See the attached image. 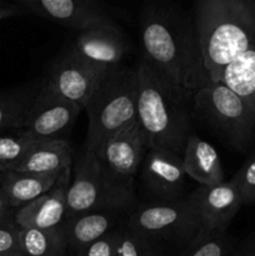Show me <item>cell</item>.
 I'll return each mask as SVG.
<instances>
[{
	"mask_svg": "<svg viewBox=\"0 0 255 256\" xmlns=\"http://www.w3.org/2000/svg\"><path fill=\"white\" fill-rule=\"evenodd\" d=\"M182 159L185 174L202 186H215L225 182L224 170L216 149L198 135H190Z\"/></svg>",
	"mask_w": 255,
	"mask_h": 256,
	"instance_id": "cell-16",
	"label": "cell"
},
{
	"mask_svg": "<svg viewBox=\"0 0 255 256\" xmlns=\"http://www.w3.org/2000/svg\"><path fill=\"white\" fill-rule=\"evenodd\" d=\"M136 70V122L146 139L148 149L158 148L182 156L192 134L188 106L192 96L170 84L142 58Z\"/></svg>",
	"mask_w": 255,
	"mask_h": 256,
	"instance_id": "cell-3",
	"label": "cell"
},
{
	"mask_svg": "<svg viewBox=\"0 0 255 256\" xmlns=\"http://www.w3.org/2000/svg\"><path fill=\"white\" fill-rule=\"evenodd\" d=\"M19 234L20 228L15 222L14 216L0 222V255L20 252Z\"/></svg>",
	"mask_w": 255,
	"mask_h": 256,
	"instance_id": "cell-28",
	"label": "cell"
},
{
	"mask_svg": "<svg viewBox=\"0 0 255 256\" xmlns=\"http://www.w3.org/2000/svg\"><path fill=\"white\" fill-rule=\"evenodd\" d=\"M138 70L115 66L104 72L85 112L88 135L85 149L95 152L105 140L136 122Z\"/></svg>",
	"mask_w": 255,
	"mask_h": 256,
	"instance_id": "cell-4",
	"label": "cell"
},
{
	"mask_svg": "<svg viewBox=\"0 0 255 256\" xmlns=\"http://www.w3.org/2000/svg\"><path fill=\"white\" fill-rule=\"evenodd\" d=\"M116 212H92L65 219L62 224L68 248L79 252L105 234L112 232Z\"/></svg>",
	"mask_w": 255,
	"mask_h": 256,
	"instance_id": "cell-19",
	"label": "cell"
},
{
	"mask_svg": "<svg viewBox=\"0 0 255 256\" xmlns=\"http://www.w3.org/2000/svg\"><path fill=\"white\" fill-rule=\"evenodd\" d=\"M119 256H162L159 242L122 225L119 229Z\"/></svg>",
	"mask_w": 255,
	"mask_h": 256,
	"instance_id": "cell-24",
	"label": "cell"
},
{
	"mask_svg": "<svg viewBox=\"0 0 255 256\" xmlns=\"http://www.w3.org/2000/svg\"><path fill=\"white\" fill-rule=\"evenodd\" d=\"M125 225L155 240L166 239L189 245L202 229L195 192L185 199L142 205Z\"/></svg>",
	"mask_w": 255,
	"mask_h": 256,
	"instance_id": "cell-7",
	"label": "cell"
},
{
	"mask_svg": "<svg viewBox=\"0 0 255 256\" xmlns=\"http://www.w3.org/2000/svg\"><path fill=\"white\" fill-rule=\"evenodd\" d=\"M76 254L78 256H119V230L112 229Z\"/></svg>",
	"mask_w": 255,
	"mask_h": 256,
	"instance_id": "cell-27",
	"label": "cell"
},
{
	"mask_svg": "<svg viewBox=\"0 0 255 256\" xmlns=\"http://www.w3.org/2000/svg\"><path fill=\"white\" fill-rule=\"evenodd\" d=\"M72 146L68 140L39 142L12 172L62 175L72 169Z\"/></svg>",
	"mask_w": 255,
	"mask_h": 256,
	"instance_id": "cell-17",
	"label": "cell"
},
{
	"mask_svg": "<svg viewBox=\"0 0 255 256\" xmlns=\"http://www.w3.org/2000/svg\"><path fill=\"white\" fill-rule=\"evenodd\" d=\"M194 192L202 222V229L196 238H208L228 232V228L242 206L234 182L228 180L215 186H200Z\"/></svg>",
	"mask_w": 255,
	"mask_h": 256,
	"instance_id": "cell-14",
	"label": "cell"
},
{
	"mask_svg": "<svg viewBox=\"0 0 255 256\" xmlns=\"http://www.w3.org/2000/svg\"><path fill=\"white\" fill-rule=\"evenodd\" d=\"M230 256H255V232L242 242H238Z\"/></svg>",
	"mask_w": 255,
	"mask_h": 256,
	"instance_id": "cell-29",
	"label": "cell"
},
{
	"mask_svg": "<svg viewBox=\"0 0 255 256\" xmlns=\"http://www.w3.org/2000/svg\"><path fill=\"white\" fill-rule=\"evenodd\" d=\"M0 256H24V255L20 254V252H10V254H2Z\"/></svg>",
	"mask_w": 255,
	"mask_h": 256,
	"instance_id": "cell-32",
	"label": "cell"
},
{
	"mask_svg": "<svg viewBox=\"0 0 255 256\" xmlns=\"http://www.w3.org/2000/svg\"><path fill=\"white\" fill-rule=\"evenodd\" d=\"M19 245L24 256H64L68 249L62 225L52 229H20Z\"/></svg>",
	"mask_w": 255,
	"mask_h": 256,
	"instance_id": "cell-21",
	"label": "cell"
},
{
	"mask_svg": "<svg viewBox=\"0 0 255 256\" xmlns=\"http://www.w3.org/2000/svg\"><path fill=\"white\" fill-rule=\"evenodd\" d=\"M192 112L235 152H246L255 140V112L226 85L212 82L194 92Z\"/></svg>",
	"mask_w": 255,
	"mask_h": 256,
	"instance_id": "cell-5",
	"label": "cell"
},
{
	"mask_svg": "<svg viewBox=\"0 0 255 256\" xmlns=\"http://www.w3.org/2000/svg\"><path fill=\"white\" fill-rule=\"evenodd\" d=\"M39 86L0 92V136L22 130Z\"/></svg>",
	"mask_w": 255,
	"mask_h": 256,
	"instance_id": "cell-20",
	"label": "cell"
},
{
	"mask_svg": "<svg viewBox=\"0 0 255 256\" xmlns=\"http://www.w3.org/2000/svg\"><path fill=\"white\" fill-rule=\"evenodd\" d=\"M142 59L192 96L210 82L194 15L172 2H145L139 15Z\"/></svg>",
	"mask_w": 255,
	"mask_h": 256,
	"instance_id": "cell-1",
	"label": "cell"
},
{
	"mask_svg": "<svg viewBox=\"0 0 255 256\" xmlns=\"http://www.w3.org/2000/svg\"><path fill=\"white\" fill-rule=\"evenodd\" d=\"M126 49L122 30L114 22H106L79 32L69 50L86 64L106 72L119 66Z\"/></svg>",
	"mask_w": 255,
	"mask_h": 256,
	"instance_id": "cell-12",
	"label": "cell"
},
{
	"mask_svg": "<svg viewBox=\"0 0 255 256\" xmlns=\"http://www.w3.org/2000/svg\"><path fill=\"white\" fill-rule=\"evenodd\" d=\"M104 72L86 64L68 50L52 62L44 82L55 94L79 105L84 110Z\"/></svg>",
	"mask_w": 255,
	"mask_h": 256,
	"instance_id": "cell-11",
	"label": "cell"
},
{
	"mask_svg": "<svg viewBox=\"0 0 255 256\" xmlns=\"http://www.w3.org/2000/svg\"><path fill=\"white\" fill-rule=\"evenodd\" d=\"M70 172L72 169L62 172L46 194L15 210L14 220L20 229H52L65 222Z\"/></svg>",
	"mask_w": 255,
	"mask_h": 256,
	"instance_id": "cell-15",
	"label": "cell"
},
{
	"mask_svg": "<svg viewBox=\"0 0 255 256\" xmlns=\"http://www.w3.org/2000/svg\"><path fill=\"white\" fill-rule=\"evenodd\" d=\"M242 205L255 204V150L232 178Z\"/></svg>",
	"mask_w": 255,
	"mask_h": 256,
	"instance_id": "cell-26",
	"label": "cell"
},
{
	"mask_svg": "<svg viewBox=\"0 0 255 256\" xmlns=\"http://www.w3.org/2000/svg\"><path fill=\"white\" fill-rule=\"evenodd\" d=\"M135 202L108 180L95 152L84 148L68 190L66 219L92 212H128Z\"/></svg>",
	"mask_w": 255,
	"mask_h": 256,
	"instance_id": "cell-6",
	"label": "cell"
},
{
	"mask_svg": "<svg viewBox=\"0 0 255 256\" xmlns=\"http://www.w3.org/2000/svg\"><path fill=\"white\" fill-rule=\"evenodd\" d=\"M185 175L182 156L158 148L148 149L142 164V182L158 202L182 199Z\"/></svg>",
	"mask_w": 255,
	"mask_h": 256,
	"instance_id": "cell-13",
	"label": "cell"
},
{
	"mask_svg": "<svg viewBox=\"0 0 255 256\" xmlns=\"http://www.w3.org/2000/svg\"><path fill=\"white\" fill-rule=\"evenodd\" d=\"M12 210L14 209L10 206L6 198L4 196L2 192L0 190V222L14 216V212H12Z\"/></svg>",
	"mask_w": 255,
	"mask_h": 256,
	"instance_id": "cell-31",
	"label": "cell"
},
{
	"mask_svg": "<svg viewBox=\"0 0 255 256\" xmlns=\"http://www.w3.org/2000/svg\"><path fill=\"white\" fill-rule=\"evenodd\" d=\"M60 175L0 172V190L12 209H19L52 190Z\"/></svg>",
	"mask_w": 255,
	"mask_h": 256,
	"instance_id": "cell-18",
	"label": "cell"
},
{
	"mask_svg": "<svg viewBox=\"0 0 255 256\" xmlns=\"http://www.w3.org/2000/svg\"><path fill=\"white\" fill-rule=\"evenodd\" d=\"M195 25L210 82L255 45V0H198Z\"/></svg>",
	"mask_w": 255,
	"mask_h": 256,
	"instance_id": "cell-2",
	"label": "cell"
},
{
	"mask_svg": "<svg viewBox=\"0 0 255 256\" xmlns=\"http://www.w3.org/2000/svg\"><path fill=\"white\" fill-rule=\"evenodd\" d=\"M238 245L228 232L208 238H195L176 256H230Z\"/></svg>",
	"mask_w": 255,
	"mask_h": 256,
	"instance_id": "cell-25",
	"label": "cell"
},
{
	"mask_svg": "<svg viewBox=\"0 0 255 256\" xmlns=\"http://www.w3.org/2000/svg\"><path fill=\"white\" fill-rule=\"evenodd\" d=\"M82 108L55 94L42 82L28 114L22 134L35 142L68 140Z\"/></svg>",
	"mask_w": 255,
	"mask_h": 256,
	"instance_id": "cell-9",
	"label": "cell"
},
{
	"mask_svg": "<svg viewBox=\"0 0 255 256\" xmlns=\"http://www.w3.org/2000/svg\"><path fill=\"white\" fill-rule=\"evenodd\" d=\"M22 14H32L82 32L94 25L114 22L118 10L94 0H22Z\"/></svg>",
	"mask_w": 255,
	"mask_h": 256,
	"instance_id": "cell-10",
	"label": "cell"
},
{
	"mask_svg": "<svg viewBox=\"0 0 255 256\" xmlns=\"http://www.w3.org/2000/svg\"><path fill=\"white\" fill-rule=\"evenodd\" d=\"M38 142H39L25 136L20 132L2 135L0 136V169L2 172L14 170Z\"/></svg>",
	"mask_w": 255,
	"mask_h": 256,
	"instance_id": "cell-23",
	"label": "cell"
},
{
	"mask_svg": "<svg viewBox=\"0 0 255 256\" xmlns=\"http://www.w3.org/2000/svg\"><path fill=\"white\" fill-rule=\"evenodd\" d=\"M146 152V139L136 122L105 140L94 152L108 180L128 196L136 199L134 178Z\"/></svg>",
	"mask_w": 255,
	"mask_h": 256,
	"instance_id": "cell-8",
	"label": "cell"
},
{
	"mask_svg": "<svg viewBox=\"0 0 255 256\" xmlns=\"http://www.w3.org/2000/svg\"><path fill=\"white\" fill-rule=\"evenodd\" d=\"M222 82L242 96L255 112V45L225 69Z\"/></svg>",
	"mask_w": 255,
	"mask_h": 256,
	"instance_id": "cell-22",
	"label": "cell"
},
{
	"mask_svg": "<svg viewBox=\"0 0 255 256\" xmlns=\"http://www.w3.org/2000/svg\"><path fill=\"white\" fill-rule=\"evenodd\" d=\"M22 12L18 2L14 4H5V2H0V22L8 18L16 16V15H22Z\"/></svg>",
	"mask_w": 255,
	"mask_h": 256,
	"instance_id": "cell-30",
	"label": "cell"
},
{
	"mask_svg": "<svg viewBox=\"0 0 255 256\" xmlns=\"http://www.w3.org/2000/svg\"><path fill=\"white\" fill-rule=\"evenodd\" d=\"M0 172H2V169H0Z\"/></svg>",
	"mask_w": 255,
	"mask_h": 256,
	"instance_id": "cell-33",
	"label": "cell"
}]
</instances>
